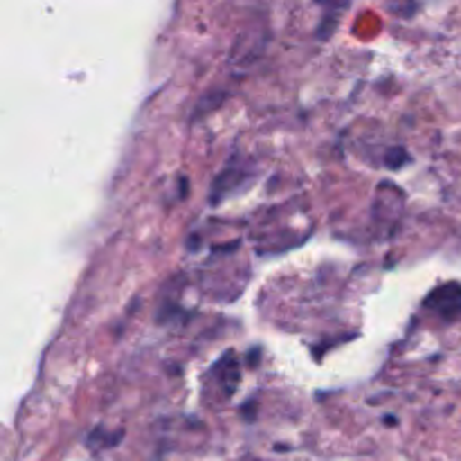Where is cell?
<instances>
[{"label":"cell","instance_id":"obj_1","mask_svg":"<svg viewBox=\"0 0 461 461\" xmlns=\"http://www.w3.org/2000/svg\"><path fill=\"white\" fill-rule=\"evenodd\" d=\"M428 306L435 313H439L444 320H459L461 318V286L459 284H446L439 286L430 297Z\"/></svg>","mask_w":461,"mask_h":461}]
</instances>
